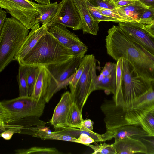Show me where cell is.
<instances>
[{
  "mask_svg": "<svg viewBox=\"0 0 154 154\" xmlns=\"http://www.w3.org/2000/svg\"><path fill=\"white\" fill-rule=\"evenodd\" d=\"M83 120L82 111L77 105L72 102L68 119V126L80 128Z\"/></svg>",
  "mask_w": 154,
  "mask_h": 154,
  "instance_id": "obj_28",
  "label": "cell"
},
{
  "mask_svg": "<svg viewBox=\"0 0 154 154\" xmlns=\"http://www.w3.org/2000/svg\"><path fill=\"white\" fill-rule=\"evenodd\" d=\"M33 4L39 13V15L36 20V24L41 23L47 25L52 23L58 10V4L57 2L47 4L33 2Z\"/></svg>",
  "mask_w": 154,
  "mask_h": 154,
  "instance_id": "obj_18",
  "label": "cell"
},
{
  "mask_svg": "<svg viewBox=\"0 0 154 154\" xmlns=\"http://www.w3.org/2000/svg\"><path fill=\"white\" fill-rule=\"evenodd\" d=\"M58 133L67 135L76 138H78L82 134L85 133L93 138L95 142L104 141L103 134H100L94 131L90 132L76 128L67 127L58 131H55Z\"/></svg>",
  "mask_w": 154,
  "mask_h": 154,
  "instance_id": "obj_25",
  "label": "cell"
},
{
  "mask_svg": "<svg viewBox=\"0 0 154 154\" xmlns=\"http://www.w3.org/2000/svg\"><path fill=\"white\" fill-rule=\"evenodd\" d=\"M118 26L128 36L146 51L154 56V36L137 22L119 23Z\"/></svg>",
  "mask_w": 154,
  "mask_h": 154,
  "instance_id": "obj_9",
  "label": "cell"
},
{
  "mask_svg": "<svg viewBox=\"0 0 154 154\" xmlns=\"http://www.w3.org/2000/svg\"><path fill=\"white\" fill-rule=\"evenodd\" d=\"M105 41L107 53L113 59L126 60L138 75L154 81V56L131 40L120 27L113 25L109 29Z\"/></svg>",
  "mask_w": 154,
  "mask_h": 154,
  "instance_id": "obj_1",
  "label": "cell"
},
{
  "mask_svg": "<svg viewBox=\"0 0 154 154\" xmlns=\"http://www.w3.org/2000/svg\"><path fill=\"white\" fill-rule=\"evenodd\" d=\"M28 67V66L19 65L18 75L19 97L29 96L27 78Z\"/></svg>",
  "mask_w": 154,
  "mask_h": 154,
  "instance_id": "obj_27",
  "label": "cell"
},
{
  "mask_svg": "<svg viewBox=\"0 0 154 154\" xmlns=\"http://www.w3.org/2000/svg\"><path fill=\"white\" fill-rule=\"evenodd\" d=\"M139 23L144 25H150L154 23V9L146 8L142 15Z\"/></svg>",
  "mask_w": 154,
  "mask_h": 154,
  "instance_id": "obj_37",
  "label": "cell"
},
{
  "mask_svg": "<svg viewBox=\"0 0 154 154\" xmlns=\"http://www.w3.org/2000/svg\"><path fill=\"white\" fill-rule=\"evenodd\" d=\"M69 48L73 54L74 57H76L83 58L88 50V47L85 44H73Z\"/></svg>",
  "mask_w": 154,
  "mask_h": 154,
  "instance_id": "obj_38",
  "label": "cell"
},
{
  "mask_svg": "<svg viewBox=\"0 0 154 154\" xmlns=\"http://www.w3.org/2000/svg\"><path fill=\"white\" fill-rule=\"evenodd\" d=\"M154 108V81L148 90L134 100L128 106L125 111L133 109L148 110Z\"/></svg>",
  "mask_w": 154,
  "mask_h": 154,
  "instance_id": "obj_19",
  "label": "cell"
},
{
  "mask_svg": "<svg viewBox=\"0 0 154 154\" xmlns=\"http://www.w3.org/2000/svg\"><path fill=\"white\" fill-rule=\"evenodd\" d=\"M28 29L21 22L11 17L6 18L0 30V72L12 61L29 34Z\"/></svg>",
  "mask_w": 154,
  "mask_h": 154,
  "instance_id": "obj_4",
  "label": "cell"
},
{
  "mask_svg": "<svg viewBox=\"0 0 154 154\" xmlns=\"http://www.w3.org/2000/svg\"><path fill=\"white\" fill-rule=\"evenodd\" d=\"M72 103L70 92L68 91L65 92L55 107L50 121L55 131L69 126L68 119Z\"/></svg>",
  "mask_w": 154,
  "mask_h": 154,
  "instance_id": "obj_13",
  "label": "cell"
},
{
  "mask_svg": "<svg viewBox=\"0 0 154 154\" xmlns=\"http://www.w3.org/2000/svg\"><path fill=\"white\" fill-rule=\"evenodd\" d=\"M79 128L82 130L90 132L93 131L92 121L89 119L83 120L81 126Z\"/></svg>",
  "mask_w": 154,
  "mask_h": 154,
  "instance_id": "obj_42",
  "label": "cell"
},
{
  "mask_svg": "<svg viewBox=\"0 0 154 154\" xmlns=\"http://www.w3.org/2000/svg\"><path fill=\"white\" fill-rule=\"evenodd\" d=\"M16 154H60L55 148L33 147L28 149H20L15 151Z\"/></svg>",
  "mask_w": 154,
  "mask_h": 154,
  "instance_id": "obj_29",
  "label": "cell"
},
{
  "mask_svg": "<svg viewBox=\"0 0 154 154\" xmlns=\"http://www.w3.org/2000/svg\"><path fill=\"white\" fill-rule=\"evenodd\" d=\"M148 8L139 0L127 5L117 7L116 10L121 16L132 22L139 23L145 10Z\"/></svg>",
  "mask_w": 154,
  "mask_h": 154,
  "instance_id": "obj_20",
  "label": "cell"
},
{
  "mask_svg": "<svg viewBox=\"0 0 154 154\" xmlns=\"http://www.w3.org/2000/svg\"><path fill=\"white\" fill-rule=\"evenodd\" d=\"M38 3L43 4H47L51 3L50 0H34Z\"/></svg>",
  "mask_w": 154,
  "mask_h": 154,
  "instance_id": "obj_47",
  "label": "cell"
},
{
  "mask_svg": "<svg viewBox=\"0 0 154 154\" xmlns=\"http://www.w3.org/2000/svg\"><path fill=\"white\" fill-rule=\"evenodd\" d=\"M94 151L93 154H116L113 144H109L105 143L100 145H87Z\"/></svg>",
  "mask_w": 154,
  "mask_h": 154,
  "instance_id": "obj_31",
  "label": "cell"
},
{
  "mask_svg": "<svg viewBox=\"0 0 154 154\" xmlns=\"http://www.w3.org/2000/svg\"><path fill=\"white\" fill-rule=\"evenodd\" d=\"M21 130L20 128H10L0 133V136L6 140H10L15 133L21 134Z\"/></svg>",
  "mask_w": 154,
  "mask_h": 154,
  "instance_id": "obj_39",
  "label": "cell"
},
{
  "mask_svg": "<svg viewBox=\"0 0 154 154\" xmlns=\"http://www.w3.org/2000/svg\"><path fill=\"white\" fill-rule=\"evenodd\" d=\"M0 7L7 11L12 17L19 20L28 29L36 24L39 13L32 1L0 0Z\"/></svg>",
  "mask_w": 154,
  "mask_h": 154,
  "instance_id": "obj_7",
  "label": "cell"
},
{
  "mask_svg": "<svg viewBox=\"0 0 154 154\" xmlns=\"http://www.w3.org/2000/svg\"><path fill=\"white\" fill-rule=\"evenodd\" d=\"M74 57L69 48L48 32L27 55L18 62L20 65L28 66H47L64 62Z\"/></svg>",
  "mask_w": 154,
  "mask_h": 154,
  "instance_id": "obj_3",
  "label": "cell"
},
{
  "mask_svg": "<svg viewBox=\"0 0 154 154\" xmlns=\"http://www.w3.org/2000/svg\"><path fill=\"white\" fill-rule=\"evenodd\" d=\"M39 67L28 66L27 72V78L29 97H31L33 93Z\"/></svg>",
  "mask_w": 154,
  "mask_h": 154,
  "instance_id": "obj_30",
  "label": "cell"
},
{
  "mask_svg": "<svg viewBox=\"0 0 154 154\" xmlns=\"http://www.w3.org/2000/svg\"><path fill=\"white\" fill-rule=\"evenodd\" d=\"M85 68L75 89L71 94L73 103L81 111L90 95L95 91L97 76L96 60L93 54L85 56Z\"/></svg>",
  "mask_w": 154,
  "mask_h": 154,
  "instance_id": "obj_6",
  "label": "cell"
},
{
  "mask_svg": "<svg viewBox=\"0 0 154 154\" xmlns=\"http://www.w3.org/2000/svg\"><path fill=\"white\" fill-rule=\"evenodd\" d=\"M145 28L154 36V23L150 25H144Z\"/></svg>",
  "mask_w": 154,
  "mask_h": 154,
  "instance_id": "obj_46",
  "label": "cell"
},
{
  "mask_svg": "<svg viewBox=\"0 0 154 154\" xmlns=\"http://www.w3.org/2000/svg\"><path fill=\"white\" fill-rule=\"evenodd\" d=\"M47 27L49 33L68 48L73 44H84L76 35L62 24L52 23L47 25Z\"/></svg>",
  "mask_w": 154,
  "mask_h": 154,
  "instance_id": "obj_15",
  "label": "cell"
},
{
  "mask_svg": "<svg viewBox=\"0 0 154 154\" xmlns=\"http://www.w3.org/2000/svg\"><path fill=\"white\" fill-rule=\"evenodd\" d=\"M131 137L140 140L143 143L146 149V154H154V136L135 135Z\"/></svg>",
  "mask_w": 154,
  "mask_h": 154,
  "instance_id": "obj_33",
  "label": "cell"
},
{
  "mask_svg": "<svg viewBox=\"0 0 154 154\" xmlns=\"http://www.w3.org/2000/svg\"><path fill=\"white\" fill-rule=\"evenodd\" d=\"M88 8L94 20L97 21H111L119 23V21L116 19L103 15L98 11L92 4L88 0H86Z\"/></svg>",
  "mask_w": 154,
  "mask_h": 154,
  "instance_id": "obj_32",
  "label": "cell"
},
{
  "mask_svg": "<svg viewBox=\"0 0 154 154\" xmlns=\"http://www.w3.org/2000/svg\"><path fill=\"white\" fill-rule=\"evenodd\" d=\"M116 91L113 99L118 106H122L123 93L122 91L123 58L119 59L116 62Z\"/></svg>",
  "mask_w": 154,
  "mask_h": 154,
  "instance_id": "obj_23",
  "label": "cell"
},
{
  "mask_svg": "<svg viewBox=\"0 0 154 154\" xmlns=\"http://www.w3.org/2000/svg\"><path fill=\"white\" fill-rule=\"evenodd\" d=\"M149 135L154 136V108L144 113L137 125Z\"/></svg>",
  "mask_w": 154,
  "mask_h": 154,
  "instance_id": "obj_26",
  "label": "cell"
},
{
  "mask_svg": "<svg viewBox=\"0 0 154 154\" xmlns=\"http://www.w3.org/2000/svg\"><path fill=\"white\" fill-rule=\"evenodd\" d=\"M57 82L46 66H39L33 93L31 96L38 102L43 99L48 103L57 91Z\"/></svg>",
  "mask_w": 154,
  "mask_h": 154,
  "instance_id": "obj_8",
  "label": "cell"
},
{
  "mask_svg": "<svg viewBox=\"0 0 154 154\" xmlns=\"http://www.w3.org/2000/svg\"><path fill=\"white\" fill-rule=\"evenodd\" d=\"M117 64L111 62H107L101 71V73L104 76L110 74L114 70L116 69Z\"/></svg>",
  "mask_w": 154,
  "mask_h": 154,
  "instance_id": "obj_40",
  "label": "cell"
},
{
  "mask_svg": "<svg viewBox=\"0 0 154 154\" xmlns=\"http://www.w3.org/2000/svg\"><path fill=\"white\" fill-rule=\"evenodd\" d=\"M46 102H37L30 97H21L0 102V123L21 127V134L32 136L46 122L39 118L44 112Z\"/></svg>",
  "mask_w": 154,
  "mask_h": 154,
  "instance_id": "obj_2",
  "label": "cell"
},
{
  "mask_svg": "<svg viewBox=\"0 0 154 154\" xmlns=\"http://www.w3.org/2000/svg\"><path fill=\"white\" fill-rule=\"evenodd\" d=\"M109 140L114 138L115 140L125 138L135 135L148 134L140 126L135 125H127L120 127L115 131H106Z\"/></svg>",
  "mask_w": 154,
  "mask_h": 154,
  "instance_id": "obj_21",
  "label": "cell"
},
{
  "mask_svg": "<svg viewBox=\"0 0 154 154\" xmlns=\"http://www.w3.org/2000/svg\"><path fill=\"white\" fill-rule=\"evenodd\" d=\"M82 58L74 57L62 63L46 66L57 82L58 91L69 85Z\"/></svg>",
  "mask_w": 154,
  "mask_h": 154,
  "instance_id": "obj_11",
  "label": "cell"
},
{
  "mask_svg": "<svg viewBox=\"0 0 154 154\" xmlns=\"http://www.w3.org/2000/svg\"><path fill=\"white\" fill-rule=\"evenodd\" d=\"M78 139L80 143L85 145L95 142L93 138L85 133L81 134Z\"/></svg>",
  "mask_w": 154,
  "mask_h": 154,
  "instance_id": "obj_41",
  "label": "cell"
},
{
  "mask_svg": "<svg viewBox=\"0 0 154 154\" xmlns=\"http://www.w3.org/2000/svg\"><path fill=\"white\" fill-rule=\"evenodd\" d=\"M100 109L104 115V120L107 131H115L128 125L125 116L126 112L123 110L122 106H117L113 99L105 100Z\"/></svg>",
  "mask_w": 154,
  "mask_h": 154,
  "instance_id": "obj_12",
  "label": "cell"
},
{
  "mask_svg": "<svg viewBox=\"0 0 154 154\" xmlns=\"http://www.w3.org/2000/svg\"><path fill=\"white\" fill-rule=\"evenodd\" d=\"M95 8L101 14L116 19L119 21V23L132 22L130 20L120 15L118 13L116 9L110 10L100 7H95Z\"/></svg>",
  "mask_w": 154,
  "mask_h": 154,
  "instance_id": "obj_34",
  "label": "cell"
},
{
  "mask_svg": "<svg viewBox=\"0 0 154 154\" xmlns=\"http://www.w3.org/2000/svg\"><path fill=\"white\" fill-rule=\"evenodd\" d=\"M113 144L116 154H147L146 148L143 143L131 137L115 140Z\"/></svg>",
  "mask_w": 154,
  "mask_h": 154,
  "instance_id": "obj_17",
  "label": "cell"
},
{
  "mask_svg": "<svg viewBox=\"0 0 154 154\" xmlns=\"http://www.w3.org/2000/svg\"><path fill=\"white\" fill-rule=\"evenodd\" d=\"M52 23L61 24L74 30L82 29L81 18L75 0H62L58 4Z\"/></svg>",
  "mask_w": 154,
  "mask_h": 154,
  "instance_id": "obj_10",
  "label": "cell"
},
{
  "mask_svg": "<svg viewBox=\"0 0 154 154\" xmlns=\"http://www.w3.org/2000/svg\"><path fill=\"white\" fill-rule=\"evenodd\" d=\"M114 2H116L117 1L121 0H113ZM134 0V1H137V0Z\"/></svg>",
  "mask_w": 154,
  "mask_h": 154,
  "instance_id": "obj_48",
  "label": "cell"
},
{
  "mask_svg": "<svg viewBox=\"0 0 154 154\" xmlns=\"http://www.w3.org/2000/svg\"><path fill=\"white\" fill-rule=\"evenodd\" d=\"M139 1L147 8L154 9V0H140Z\"/></svg>",
  "mask_w": 154,
  "mask_h": 154,
  "instance_id": "obj_45",
  "label": "cell"
},
{
  "mask_svg": "<svg viewBox=\"0 0 154 154\" xmlns=\"http://www.w3.org/2000/svg\"><path fill=\"white\" fill-rule=\"evenodd\" d=\"M137 1L121 0L114 2L117 7L127 5L135 2Z\"/></svg>",
  "mask_w": 154,
  "mask_h": 154,
  "instance_id": "obj_43",
  "label": "cell"
},
{
  "mask_svg": "<svg viewBox=\"0 0 154 154\" xmlns=\"http://www.w3.org/2000/svg\"><path fill=\"white\" fill-rule=\"evenodd\" d=\"M95 7L115 10L117 8L113 0H88Z\"/></svg>",
  "mask_w": 154,
  "mask_h": 154,
  "instance_id": "obj_36",
  "label": "cell"
},
{
  "mask_svg": "<svg viewBox=\"0 0 154 154\" xmlns=\"http://www.w3.org/2000/svg\"><path fill=\"white\" fill-rule=\"evenodd\" d=\"M122 78V106L123 110L125 111L134 100L148 90L151 86V81L138 75L130 63L123 58Z\"/></svg>",
  "mask_w": 154,
  "mask_h": 154,
  "instance_id": "obj_5",
  "label": "cell"
},
{
  "mask_svg": "<svg viewBox=\"0 0 154 154\" xmlns=\"http://www.w3.org/2000/svg\"><path fill=\"white\" fill-rule=\"evenodd\" d=\"M33 136L40 138L43 140H55L80 143L78 138L58 133L56 131L51 132L48 130V128L45 127L38 129Z\"/></svg>",
  "mask_w": 154,
  "mask_h": 154,
  "instance_id": "obj_22",
  "label": "cell"
},
{
  "mask_svg": "<svg viewBox=\"0 0 154 154\" xmlns=\"http://www.w3.org/2000/svg\"><path fill=\"white\" fill-rule=\"evenodd\" d=\"M116 69L109 75L105 76L101 81L97 83L95 91L103 90L106 94L112 93L113 96H115L116 91Z\"/></svg>",
  "mask_w": 154,
  "mask_h": 154,
  "instance_id": "obj_24",
  "label": "cell"
},
{
  "mask_svg": "<svg viewBox=\"0 0 154 154\" xmlns=\"http://www.w3.org/2000/svg\"><path fill=\"white\" fill-rule=\"evenodd\" d=\"M7 13L0 8V30L3 25L6 18Z\"/></svg>",
  "mask_w": 154,
  "mask_h": 154,
  "instance_id": "obj_44",
  "label": "cell"
},
{
  "mask_svg": "<svg viewBox=\"0 0 154 154\" xmlns=\"http://www.w3.org/2000/svg\"><path fill=\"white\" fill-rule=\"evenodd\" d=\"M85 58L84 56L82 58L79 67L69 83V87L71 91L75 89L77 83L82 74L85 68Z\"/></svg>",
  "mask_w": 154,
  "mask_h": 154,
  "instance_id": "obj_35",
  "label": "cell"
},
{
  "mask_svg": "<svg viewBox=\"0 0 154 154\" xmlns=\"http://www.w3.org/2000/svg\"><path fill=\"white\" fill-rule=\"evenodd\" d=\"M31 29L17 54L16 60L17 61L24 57L35 46L41 37L48 32L46 24H42L40 26V23H38Z\"/></svg>",
  "mask_w": 154,
  "mask_h": 154,
  "instance_id": "obj_14",
  "label": "cell"
},
{
  "mask_svg": "<svg viewBox=\"0 0 154 154\" xmlns=\"http://www.w3.org/2000/svg\"><path fill=\"white\" fill-rule=\"evenodd\" d=\"M75 0L81 17L83 34L97 35L100 21L94 20L88 8L86 0Z\"/></svg>",
  "mask_w": 154,
  "mask_h": 154,
  "instance_id": "obj_16",
  "label": "cell"
}]
</instances>
